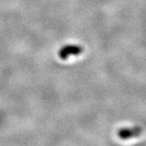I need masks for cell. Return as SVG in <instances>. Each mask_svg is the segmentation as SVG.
<instances>
[{"mask_svg": "<svg viewBox=\"0 0 146 146\" xmlns=\"http://www.w3.org/2000/svg\"><path fill=\"white\" fill-rule=\"evenodd\" d=\"M84 51L83 47L79 45H65L62 48L59 49L58 51V56L62 59L65 60L70 56H78L80 55L82 52Z\"/></svg>", "mask_w": 146, "mask_h": 146, "instance_id": "obj_1", "label": "cell"}, {"mask_svg": "<svg viewBox=\"0 0 146 146\" xmlns=\"http://www.w3.org/2000/svg\"><path fill=\"white\" fill-rule=\"evenodd\" d=\"M143 129L141 127H133V128H123L118 131V137L122 139L126 140L131 137H138L141 135Z\"/></svg>", "mask_w": 146, "mask_h": 146, "instance_id": "obj_2", "label": "cell"}]
</instances>
